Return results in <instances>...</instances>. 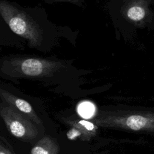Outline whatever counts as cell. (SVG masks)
Instances as JSON below:
<instances>
[{
  "label": "cell",
  "mask_w": 154,
  "mask_h": 154,
  "mask_svg": "<svg viewBox=\"0 0 154 154\" xmlns=\"http://www.w3.org/2000/svg\"><path fill=\"white\" fill-rule=\"evenodd\" d=\"M70 128L66 135L69 140H73L79 138L81 140H87L94 134L95 127L88 121L84 120H75L69 122Z\"/></svg>",
  "instance_id": "obj_5"
},
{
  "label": "cell",
  "mask_w": 154,
  "mask_h": 154,
  "mask_svg": "<svg viewBox=\"0 0 154 154\" xmlns=\"http://www.w3.org/2000/svg\"><path fill=\"white\" fill-rule=\"evenodd\" d=\"M19 72L27 76H41L49 74L60 67V64L37 58H27L19 63Z\"/></svg>",
  "instance_id": "obj_3"
},
{
  "label": "cell",
  "mask_w": 154,
  "mask_h": 154,
  "mask_svg": "<svg viewBox=\"0 0 154 154\" xmlns=\"http://www.w3.org/2000/svg\"><path fill=\"white\" fill-rule=\"evenodd\" d=\"M127 15L132 20H140L145 16V10L141 7L133 6L128 10Z\"/></svg>",
  "instance_id": "obj_7"
},
{
  "label": "cell",
  "mask_w": 154,
  "mask_h": 154,
  "mask_svg": "<svg viewBox=\"0 0 154 154\" xmlns=\"http://www.w3.org/2000/svg\"><path fill=\"white\" fill-rule=\"evenodd\" d=\"M0 97L8 105L30 118L35 124L42 125L40 118L29 102L4 90H0Z\"/></svg>",
  "instance_id": "obj_4"
},
{
  "label": "cell",
  "mask_w": 154,
  "mask_h": 154,
  "mask_svg": "<svg viewBox=\"0 0 154 154\" xmlns=\"http://www.w3.org/2000/svg\"><path fill=\"white\" fill-rule=\"evenodd\" d=\"M0 116L9 132L16 138L28 141L34 140L37 136L35 123L10 105L0 104Z\"/></svg>",
  "instance_id": "obj_2"
},
{
  "label": "cell",
  "mask_w": 154,
  "mask_h": 154,
  "mask_svg": "<svg viewBox=\"0 0 154 154\" xmlns=\"http://www.w3.org/2000/svg\"><path fill=\"white\" fill-rule=\"evenodd\" d=\"M59 146L56 141L51 137H45L31 150V154H57Z\"/></svg>",
  "instance_id": "obj_6"
},
{
  "label": "cell",
  "mask_w": 154,
  "mask_h": 154,
  "mask_svg": "<svg viewBox=\"0 0 154 154\" xmlns=\"http://www.w3.org/2000/svg\"><path fill=\"white\" fill-rule=\"evenodd\" d=\"M0 154H14L13 152L9 149L6 144L0 140Z\"/></svg>",
  "instance_id": "obj_9"
},
{
  "label": "cell",
  "mask_w": 154,
  "mask_h": 154,
  "mask_svg": "<svg viewBox=\"0 0 154 154\" xmlns=\"http://www.w3.org/2000/svg\"><path fill=\"white\" fill-rule=\"evenodd\" d=\"M0 14L13 32L28 40L32 46L40 45L42 40V32L24 12L8 2L0 0Z\"/></svg>",
  "instance_id": "obj_1"
},
{
  "label": "cell",
  "mask_w": 154,
  "mask_h": 154,
  "mask_svg": "<svg viewBox=\"0 0 154 154\" xmlns=\"http://www.w3.org/2000/svg\"><path fill=\"white\" fill-rule=\"evenodd\" d=\"M94 111V106L90 102H84L79 107V112L84 117H90Z\"/></svg>",
  "instance_id": "obj_8"
}]
</instances>
